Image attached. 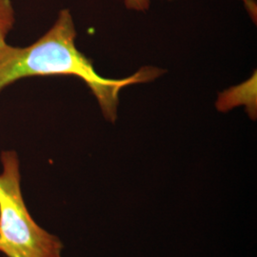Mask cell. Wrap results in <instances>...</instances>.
Wrapping results in <instances>:
<instances>
[{
	"label": "cell",
	"instance_id": "cell-3",
	"mask_svg": "<svg viewBox=\"0 0 257 257\" xmlns=\"http://www.w3.org/2000/svg\"><path fill=\"white\" fill-rule=\"evenodd\" d=\"M16 22V12L11 0H0V48L6 45V38Z\"/></svg>",
	"mask_w": 257,
	"mask_h": 257
},
{
	"label": "cell",
	"instance_id": "cell-4",
	"mask_svg": "<svg viewBox=\"0 0 257 257\" xmlns=\"http://www.w3.org/2000/svg\"><path fill=\"white\" fill-rule=\"evenodd\" d=\"M151 0H125V5L130 10L145 12L150 7Z\"/></svg>",
	"mask_w": 257,
	"mask_h": 257
},
{
	"label": "cell",
	"instance_id": "cell-1",
	"mask_svg": "<svg viewBox=\"0 0 257 257\" xmlns=\"http://www.w3.org/2000/svg\"><path fill=\"white\" fill-rule=\"evenodd\" d=\"M76 31L69 10L60 11L54 26L31 46L0 48V92L28 76L74 75L87 84L96 97L104 117H117L119 92L126 86L155 80L163 71L151 66L122 79L105 78L97 74L92 61L75 46Z\"/></svg>",
	"mask_w": 257,
	"mask_h": 257
},
{
	"label": "cell",
	"instance_id": "cell-2",
	"mask_svg": "<svg viewBox=\"0 0 257 257\" xmlns=\"http://www.w3.org/2000/svg\"><path fill=\"white\" fill-rule=\"evenodd\" d=\"M0 159V251L7 257H61L60 241L41 229L26 208L17 153L4 151Z\"/></svg>",
	"mask_w": 257,
	"mask_h": 257
}]
</instances>
